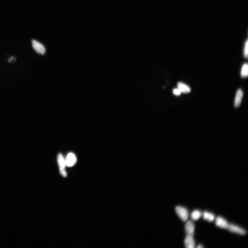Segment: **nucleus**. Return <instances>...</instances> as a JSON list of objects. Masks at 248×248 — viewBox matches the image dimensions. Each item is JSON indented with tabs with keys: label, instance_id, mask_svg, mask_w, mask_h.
<instances>
[{
	"label": "nucleus",
	"instance_id": "obj_7",
	"mask_svg": "<svg viewBox=\"0 0 248 248\" xmlns=\"http://www.w3.org/2000/svg\"><path fill=\"white\" fill-rule=\"evenodd\" d=\"M215 224L220 228L228 229L229 224L227 222L221 217H218L215 219Z\"/></svg>",
	"mask_w": 248,
	"mask_h": 248
},
{
	"label": "nucleus",
	"instance_id": "obj_2",
	"mask_svg": "<svg viewBox=\"0 0 248 248\" xmlns=\"http://www.w3.org/2000/svg\"><path fill=\"white\" fill-rule=\"evenodd\" d=\"M175 210L176 213L182 221L185 222L187 220L189 217V213L185 208L178 206L176 207Z\"/></svg>",
	"mask_w": 248,
	"mask_h": 248
},
{
	"label": "nucleus",
	"instance_id": "obj_8",
	"mask_svg": "<svg viewBox=\"0 0 248 248\" xmlns=\"http://www.w3.org/2000/svg\"><path fill=\"white\" fill-rule=\"evenodd\" d=\"M243 95V92L241 89L238 90L234 101V106L236 108L239 107L242 101Z\"/></svg>",
	"mask_w": 248,
	"mask_h": 248
},
{
	"label": "nucleus",
	"instance_id": "obj_12",
	"mask_svg": "<svg viewBox=\"0 0 248 248\" xmlns=\"http://www.w3.org/2000/svg\"><path fill=\"white\" fill-rule=\"evenodd\" d=\"M202 214L201 211L198 210H195L191 214V217L192 219L194 221H197L201 217Z\"/></svg>",
	"mask_w": 248,
	"mask_h": 248
},
{
	"label": "nucleus",
	"instance_id": "obj_5",
	"mask_svg": "<svg viewBox=\"0 0 248 248\" xmlns=\"http://www.w3.org/2000/svg\"><path fill=\"white\" fill-rule=\"evenodd\" d=\"M194 225L192 221H189L186 223L185 230L187 236L193 237L194 235Z\"/></svg>",
	"mask_w": 248,
	"mask_h": 248
},
{
	"label": "nucleus",
	"instance_id": "obj_9",
	"mask_svg": "<svg viewBox=\"0 0 248 248\" xmlns=\"http://www.w3.org/2000/svg\"><path fill=\"white\" fill-rule=\"evenodd\" d=\"M185 247L187 248H194L195 243L193 237L187 236L185 240Z\"/></svg>",
	"mask_w": 248,
	"mask_h": 248
},
{
	"label": "nucleus",
	"instance_id": "obj_11",
	"mask_svg": "<svg viewBox=\"0 0 248 248\" xmlns=\"http://www.w3.org/2000/svg\"><path fill=\"white\" fill-rule=\"evenodd\" d=\"M203 217L204 219L211 222L215 219V216L213 214L208 212L205 211L203 213Z\"/></svg>",
	"mask_w": 248,
	"mask_h": 248
},
{
	"label": "nucleus",
	"instance_id": "obj_3",
	"mask_svg": "<svg viewBox=\"0 0 248 248\" xmlns=\"http://www.w3.org/2000/svg\"><path fill=\"white\" fill-rule=\"evenodd\" d=\"M32 44L34 49L38 53L41 54H44L45 53L46 49L41 43L36 40H33L32 41Z\"/></svg>",
	"mask_w": 248,
	"mask_h": 248
},
{
	"label": "nucleus",
	"instance_id": "obj_16",
	"mask_svg": "<svg viewBox=\"0 0 248 248\" xmlns=\"http://www.w3.org/2000/svg\"><path fill=\"white\" fill-rule=\"evenodd\" d=\"M197 248H203V247L202 245H199L198 246V247H197Z\"/></svg>",
	"mask_w": 248,
	"mask_h": 248
},
{
	"label": "nucleus",
	"instance_id": "obj_10",
	"mask_svg": "<svg viewBox=\"0 0 248 248\" xmlns=\"http://www.w3.org/2000/svg\"><path fill=\"white\" fill-rule=\"evenodd\" d=\"M178 88L181 93H189L191 91V88L188 86L181 82H178L177 84Z\"/></svg>",
	"mask_w": 248,
	"mask_h": 248
},
{
	"label": "nucleus",
	"instance_id": "obj_14",
	"mask_svg": "<svg viewBox=\"0 0 248 248\" xmlns=\"http://www.w3.org/2000/svg\"><path fill=\"white\" fill-rule=\"evenodd\" d=\"M248 40L246 41L245 47H244V57L246 58H247L248 56Z\"/></svg>",
	"mask_w": 248,
	"mask_h": 248
},
{
	"label": "nucleus",
	"instance_id": "obj_1",
	"mask_svg": "<svg viewBox=\"0 0 248 248\" xmlns=\"http://www.w3.org/2000/svg\"><path fill=\"white\" fill-rule=\"evenodd\" d=\"M57 160L61 174L63 177H66L67 173L65 170V166H66V163L65 159L61 153L58 154Z\"/></svg>",
	"mask_w": 248,
	"mask_h": 248
},
{
	"label": "nucleus",
	"instance_id": "obj_4",
	"mask_svg": "<svg viewBox=\"0 0 248 248\" xmlns=\"http://www.w3.org/2000/svg\"><path fill=\"white\" fill-rule=\"evenodd\" d=\"M228 229L231 232L235 233L241 235H245L247 234V232L245 230L235 225L229 224Z\"/></svg>",
	"mask_w": 248,
	"mask_h": 248
},
{
	"label": "nucleus",
	"instance_id": "obj_6",
	"mask_svg": "<svg viewBox=\"0 0 248 248\" xmlns=\"http://www.w3.org/2000/svg\"><path fill=\"white\" fill-rule=\"evenodd\" d=\"M66 166L69 167H72L77 162V158L74 153H70L67 155L65 159Z\"/></svg>",
	"mask_w": 248,
	"mask_h": 248
},
{
	"label": "nucleus",
	"instance_id": "obj_13",
	"mask_svg": "<svg viewBox=\"0 0 248 248\" xmlns=\"http://www.w3.org/2000/svg\"><path fill=\"white\" fill-rule=\"evenodd\" d=\"M248 75V66L247 63H244L242 66L240 75L242 78H247Z\"/></svg>",
	"mask_w": 248,
	"mask_h": 248
},
{
	"label": "nucleus",
	"instance_id": "obj_15",
	"mask_svg": "<svg viewBox=\"0 0 248 248\" xmlns=\"http://www.w3.org/2000/svg\"><path fill=\"white\" fill-rule=\"evenodd\" d=\"M173 93L175 95H179L181 94V92L180 90L177 88V89H175L173 91Z\"/></svg>",
	"mask_w": 248,
	"mask_h": 248
}]
</instances>
